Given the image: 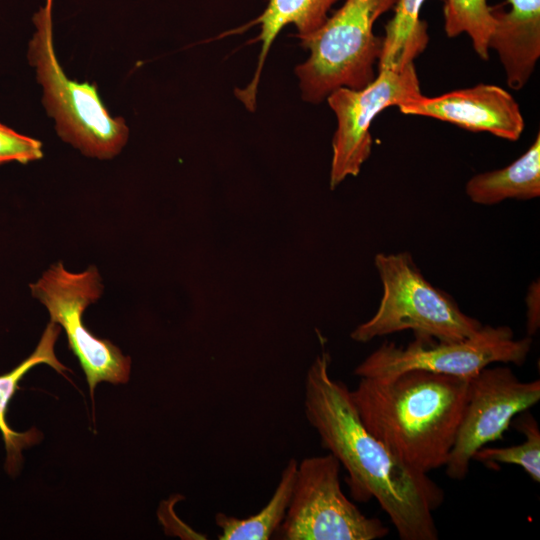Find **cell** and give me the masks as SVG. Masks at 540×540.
<instances>
[{
  "label": "cell",
  "mask_w": 540,
  "mask_h": 540,
  "mask_svg": "<svg viewBox=\"0 0 540 540\" xmlns=\"http://www.w3.org/2000/svg\"><path fill=\"white\" fill-rule=\"evenodd\" d=\"M322 352L308 369L304 412L324 449L347 471L351 496L377 500L402 540H437L433 512L444 492L429 476L398 459L362 423L345 383L329 373Z\"/></svg>",
  "instance_id": "obj_1"
},
{
  "label": "cell",
  "mask_w": 540,
  "mask_h": 540,
  "mask_svg": "<svg viewBox=\"0 0 540 540\" xmlns=\"http://www.w3.org/2000/svg\"><path fill=\"white\" fill-rule=\"evenodd\" d=\"M469 379L423 370L361 377L350 390L367 430L408 466L444 467L458 432Z\"/></svg>",
  "instance_id": "obj_2"
},
{
  "label": "cell",
  "mask_w": 540,
  "mask_h": 540,
  "mask_svg": "<svg viewBox=\"0 0 540 540\" xmlns=\"http://www.w3.org/2000/svg\"><path fill=\"white\" fill-rule=\"evenodd\" d=\"M395 2L345 0L317 31L301 40L310 51L295 68L303 100L320 103L338 88L361 89L375 79L382 38L373 33V26Z\"/></svg>",
  "instance_id": "obj_3"
},
{
  "label": "cell",
  "mask_w": 540,
  "mask_h": 540,
  "mask_svg": "<svg viewBox=\"0 0 540 540\" xmlns=\"http://www.w3.org/2000/svg\"><path fill=\"white\" fill-rule=\"evenodd\" d=\"M383 294L376 313L358 325L351 338H374L412 330L415 338L455 342L475 335L483 326L461 311L445 292L432 286L407 252L375 256Z\"/></svg>",
  "instance_id": "obj_4"
},
{
  "label": "cell",
  "mask_w": 540,
  "mask_h": 540,
  "mask_svg": "<svg viewBox=\"0 0 540 540\" xmlns=\"http://www.w3.org/2000/svg\"><path fill=\"white\" fill-rule=\"evenodd\" d=\"M51 6L52 0H46L35 15L36 31L28 46V60L43 88L44 107L62 140L86 156L110 159L126 144L128 127L123 118L108 113L95 85L70 80L62 70L54 51Z\"/></svg>",
  "instance_id": "obj_5"
},
{
  "label": "cell",
  "mask_w": 540,
  "mask_h": 540,
  "mask_svg": "<svg viewBox=\"0 0 540 540\" xmlns=\"http://www.w3.org/2000/svg\"><path fill=\"white\" fill-rule=\"evenodd\" d=\"M341 465L331 453L304 458L285 518L277 530L283 540H375L388 527L364 515L343 493Z\"/></svg>",
  "instance_id": "obj_6"
},
{
  "label": "cell",
  "mask_w": 540,
  "mask_h": 540,
  "mask_svg": "<svg viewBox=\"0 0 540 540\" xmlns=\"http://www.w3.org/2000/svg\"><path fill=\"white\" fill-rule=\"evenodd\" d=\"M530 336L515 339L508 326L485 325L473 336L455 342L415 338L406 347L384 342L354 370L361 377H390L423 370L470 379L494 363L521 366L531 350Z\"/></svg>",
  "instance_id": "obj_7"
},
{
  "label": "cell",
  "mask_w": 540,
  "mask_h": 540,
  "mask_svg": "<svg viewBox=\"0 0 540 540\" xmlns=\"http://www.w3.org/2000/svg\"><path fill=\"white\" fill-rule=\"evenodd\" d=\"M32 296L48 310L51 322L65 330L69 348L78 358L91 395L99 382L120 384L128 381L131 359L109 340L95 337L87 330L82 315L103 291L101 277L94 266L72 273L62 262L51 265L42 277L30 284Z\"/></svg>",
  "instance_id": "obj_8"
},
{
  "label": "cell",
  "mask_w": 540,
  "mask_h": 540,
  "mask_svg": "<svg viewBox=\"0 0 540 540\" xmlns=\"http://www.w3.org/2000/svg\"><path fill=\"white\" fill-rule=\"evenodd\" d=\"M540 400V381H521L507 366L485 367L469 379L468 394L446 475L463 480L475 453L503 440L515 416Z\"/></svg>",
  "instance_id": "obj_9"
},
{
  "label": "cell",
  "mask_w": 540,
  "mask_h": 540,
  "mask_svg": "<svg viewBox=\"0 0 540 540\" xmlns=\"http://www.w3.org/2000/svg\"><path fill=\"white\" fill-rule=\"evenodd\" d=\"M422 95L414 63L402 69H379L375 79L361 89L341 87L326 100L337 120L332 148L330 187L356 176L372 149L370 127L375 117Z\"/></svg>",
  "instance_id": "obj_10"
},
{
  "label": "cell",
  "mask_w": 540,
  "mask_h": 540,
  "mask_svg": "<svg viewBox=\"0 0 540 540\" xmlns=\"http://www.w3.org/2000/svg\"><path fill=\"white\" fill-rule=\"evenodd\" d=\"M405 115L425 116L474 132L517 141L524 119L514 97L503 88L480 83L436 97L423 94L398 106Z\"/></svg>",
  "instance_id": "obj_11"
},
{
  "label": "cell",
  "mask_w": 540,
  "mask_h": 540,
  "mask_svg": "<svg viewBox=\"0 0 540 540\" xmlns=\"http://www.w3.org/2000/svg\"><path fill=\"white\" fill-rule=\"evenodd\" d=\"M508 11L492 7L494 26L489 50L497 52L514 90L525 86L540 56V0H507Z\"/></svg>",
  "instance_id": "obj_12"
},
{
  "label": "cell",
  "mask_w": 540,
  "mask_h": 540,
  "mask_svg": "<svg viewBox=\"0 0 540 540\" xmlns=\"http://www.w3.org/2000/svg\"><path fill=\"white\" fill-rule=\"evenodd\" d=\"M338 0H269L263 13L253 21L260 24L257 40L262 42L257 69L249 85L236 92L249 110L255 109L260 74L273 41L284 26L293 24L302 40L317 31L329 17L331 7Z\"/></svg>",
  "instance_id": "obj_13"
},
{
  "label": "cell",
  "mask_w": 540,
  "mask_h": 540,
  "mask_svg": "<svg viewBox=\"0 0 540 540\" xmlns=\"http://www.w3.org/2000/svg\"><path fill=\"white\" fill-rule=\"evenodd\" d=\"M465 191L472 202L481 205H494L507 199L539 197L540 133L527 151L510 165L470 178Z\"/></svg>",
  "instance_id": "obj_14"
},
{
  "label": "cell",
  "mask_w": 540,
  "mask_h": 540,
  "mask_svg": "<svg viewBox=\"0 0 540 540\" xmlns=\"http://www.w3.org/2000/svg\"><path fill=\"white\" fill-rule=\"evenodd\" d=\"M60 331V325L50 321L34 352L12 371L0 375V431L7 451V465L10 471L18 465L22 449L36 442L38 433L34 430L26 433L13 431L6 421L8 403L19 389V382L32 367L45 363L59 373L68 369L57 359L54 352Z\"/></svg>",
  "instance_id": "obj_15"
},
{
  "label": "cell",
  "mask_w": 540,
  "mask_h": 540,
  "mask_svg": "<svg viewBox=\"0 0 540 540\" xmlns=\"http://www.w3.org/2000/svg\"><path fill=\"white\" fill-rule=\"evenodd\" d=\"M426 0H396L394 15L385 27L379 69H402L425 50L429 37L420 12Z\"/></svg>",
  "instance_id": "obj_16"
},
{
  "label": "cell",
  "mask_w": 540,
  "mask_h": 540,
  "mask_svg": "<svg viewBox=\"0 0 540 540\" xmlns=\"http://www.w3.org/2000/svg\"><path fill=\"white\" fill-rule=\"evenodd\" d=\"M298 462L290 459L282 471L279 483L267 504L258 513L236 518L224 513L215 515L220 528V540H267L282 524L294 488Z\"/></svg>",
  "instance_id": "obj_17"
},
{
  "label": "cell",
  "mask_w": 540,
  "mask_h": 540,
  "mask_svg": "<svg viewBox=\"0 0 540 540\" xmlns=\"http://www.w3.org/2000/svg\"><path fill=\"white\" fill-rule=\"evenodd\" d=\"M444 30L449 38L466 33L477 55L489 59V38L493 31L492 7L487 0H446Z\"/></svg>",
  "instance_id": "obj_18"
},
{
  "label": "cell",
  "mask_w": 540,
  "mask_h": 540,
  "mask_svg": "<svg viewBox=\"0 0 540 540\" xmlns=\"http://www.w3.org/2000/svg\"><path fill=\"white\" fill-rule=\"evenodd\" d=\"M513 423L524 435L523 442L506 447H482L473 460L487 466L514 464L521 467L534 481L540 482V430L536 419L528 410L520 413Z\"/></svg>",
  "instance_id": "obj_19"
},
{
  "label": "cell",
  "mask_w": 540,
  "mask_h": 540,
  "mask_svg": "<svg viewBox=\"0 0 540 540\" xmlns=\"http://www.w3.org/2000/svg\"><path fill=\"white\" fill-rule=\"evenodd\" d=\"M43 157L40 141L24 136L0 123V163H28Z\"/></svg>",
  "instance_id": "obj_20"
},
{
  "label": "cell",
  "mask_w": 540,
  "mask_h": 540,
  "mask_svg": "<svg viewBox=\"0 0 540 540\" xmlns=\"http://www.w3.org/2000/svg\"><path fill=\"white\" fill-rule=\"evenodd\" d=\"M537 285L530 287L529 294L527 296V332L528 336L534 335L539 328V292Z\"/></svg>",
  "instance_id": "obj_21"
}]
</instances>
